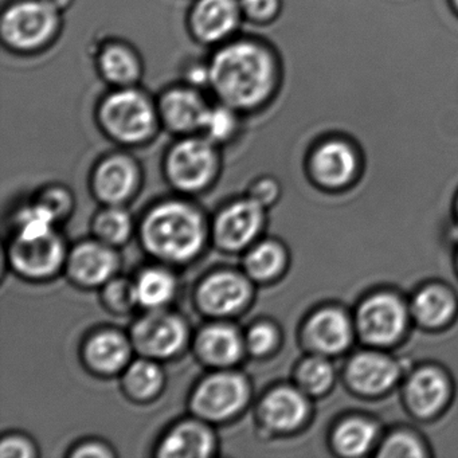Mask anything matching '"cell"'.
Here are the masks:
<instances>
[{"label": "cell", "mask_w": 458, "mask_h": 458, "mask_svg": "<svg viewBox=\"0 0 458 458\" xmlns=\"http://www.w3.org/2000/svg\"><path fill=\"white\" fill-rule=\"evenodd\" d=\"M210 87L225 106L246 111L267 100L277 84V63L254 42L226 45L208 64Z\"/></svg>", "instance_id": "cell-1"}, {"label": "cell", "mask_w": 458, "mask_h": 458, "mask_svg": "<svg viewBox=\"0 0 458 458\" xmlns=\"http://www.w3.org/2000/svg\"><path fill=\"white\" fill-rule=\"evenodd\" d=\"M143 240L155 256L183 262L192 259L202 248L205 226L199 214L190 206L165 203L147 216Z\"/></svg>", "instance_id": "cell-2"}, {"label": "cell", "mask_w": 458, "mask_h": 458, "mask_svg": "<svg viewBox=\"0 0 458 458\" xmlns=\"http://www.w3.org/2000/svg\"><path fill=\"white\" fill-rule=\"evenodd\" d=\"M157 112L144 93L133 88H120L100 106L101 125L116 140L138 144L154 133Z\"/></svg>", "instance_id": "cell-3"}, {"label": "cell", "mask_w": 458, "mask_h": 458, "mask_svg": "<svg viewBox=\"0 0 458 458\" xmlns=\"http://www.w3.org/2000/svg\"><path fill=\"white\" fill-rule=\"evenodd\" d=\"M60 12L44 0H23L13 4L2 20V36L14 50L41 49L57 33Z\"/></svg>", "instance_id": "cell-4"}, {"label": "cell", "mask_w": 458, "mask_h": 458, "mask_svg": "<svg viewBox=\"0 0 458 458\" xmlns=\"http://www.w3.org/2000/svg\"><path fill=\"white\" fill-rule=\"evenodd\" d=\"M216 157L213 141L206 138H186L171 149L167 173L171 182L184 191H198L216 175Z\"/></svg>", "instance_id": "cell-5"}, {"label": "cell", "mask_w": 458, "mask_h": 458, "mask_svg": "<svg viewBox=\"0 0 458 458\" xmlns=\"http://www.w3.org/2000/svg\"><path fill=\"white\" fill-rule=\"evenodd\" d=\"M249 388L240 375H211L198 386L192 409L206 420H221L232 417L245 406Z\"/></svg>", "instance_id": "cell-6"}, {"label": "cell", "mask_w": 458, "mask_h": 458, "mask_svg": "<svg viewBox=\"0 0 458 458\" xmlns=\"http://www.w3.org/2000/svg\"><path fill=\"white\" fill-rule=\"evenodd\" d=\"M406 308L391 294H377L363 302L358 313L361 337L371 344L386 345L395 342L406 327Z\"/></svg>", "instance_id": "cell-7"}, {"label": "cell", "mask_w": 458, "mask_h": 458, "mask_svg": "<svg viewBox=\"0 0 458 458\" xmlns=\"http://www.w3.org/2000/svg\"><path fill=\"white\" fill-rule=\"evenodd\" d=\"M132 337L136 348L144 355L168 358L183 347L186 327L178 316L155 312L136 324Z\"/></svg>", "instance_id": "cell-8"}, {"label": "cell", "mask_w": 458, "mask_h": 458, "mask_svg": "<svg viewBox=\"0 0 458 458\" xmlns=\"http://www.w3.org/2000/svg\"><path fill=\"white\" fill-rule=\"evenodd\" d=\"M241 17L240 0H198L190 15V25L195 38L216 44L237 30Z\"/></svg>", "instance_id": "cell-9"}, {"label": "cell", "mask_w": 458, "mask_h": 458, "mask_svg": "<svg viewBox=\"0 0 458 458\" xmlns=\"http://www.w3.org/2000/svg\"><path fill=\"white\" fill-rule=\"evenodd\" d=\"M358 155L352 144L334 138L313 149L310 171L316 181L327 187H342L355 176Z\"/></svg>", "instance_id": "cell-10"}, {"label": "cell", "mask_w": 458, "mask_h": 458, "mask_svg": "<svg viewBox=\"0 0 458 458\" xmlns=\"http://www.w3.org/2000/svg\"><path fill=\"white\" fill-rule=\"evenodd\" d=\"M64 246L55 233L38 238H21L12 248L15 269L28 277H47L63 264Z\"/></svg>", "instance_id": "cell-11"}, {"label": "cell", "mask_w": 458, "mask_h": 458, "mask_svg": "<svg viewBox=\"0 0 458 458\" xmlns=\"http://www.w3.org/2000/svg\"><path fill=\"white\" fill-rule=\"evenodd\" d=\"M210 106L192 88H174L159 101V116L174 132L191 133L202 131Z\"/></svg>", "instance_id": "cell-12"}, {"label": "cell", "mask_w": 458, "mask_h": 458, "mask_svg": "<svg viewBox=\"0 0 458 458\" xmlns=\"http://www.w3.org/2000/svg\"><path fill=\"white\" fill-rule=\"evenodd\" d=\"M261 222V205L256 200L234 203L216 221V240L224 248L237 250L256 237Z\"/></svg>", "instance_id": "cell-13"}, {"label": "cell", "mask_w": 458, "mask_h": 458, "mask_svg": "<svg viewBox=\"0 0 458 458\" xmlns=\"http://www.w3.org/2000/svg\"><path fill=\"white\" fill-rule=\"evenodd\" d=\"M401 374L398 364L380 353H359L348 366V379L356 391L367 395L387 391Z\"/></svg>", "instance_id": "cell-14"}, {"label": "cell", "mask_w": 458, "mask_h": 458, "mask_svg": "<svg viewBox=\"0 0 458 458\" xmlns=\"http://www.w3.org/2000/svg\"><path fill=\"white\" fill-rule=\"evenodd\" d=\"M249 285L245 278L234 273H216L203 281L198 296L206 312L211 315H229L245 305L249 299Z\"/></svg>", "instance_id": "cell-15"}, {"label": "cell", "mask_w": 458, "mask_h": 458, "mask_svg": "<svg viewBox=\"0 0 458 458\" xmlns=\"http://www.w3.org/2000/svg\"><path fill=\"white\" fill-rule=\"evenodd\" d=\"M138 181V170L132 160L123 155L108 157L98 165L95 189L101 199L117 203L130 197Z\"/></svg>", "instance_id": "cell-16"}, {"label": "cell", "mask_w": 458, "mask_h": 458, "mask_svg": "<svg viewBox=\"0 0 458 458\" xmlns=\"http://www.w3.org/2000/svg\"><path fill=\"white\" fill-rule=\"evenodd\" d=\"M307 336L320 352L339 353L350 344L351 324L342 310L328 308L310 318Z\"/></svg>", "instance_id": "cell-17"}, {"label": "cell", "mask_w": 458, "mask_h": 458, "mask_svg": "<svg viewBox=\"0 0 458 458\" xmlns=\"http://www.w3.org/2000/svg\"><path fill=\"white\" fill-rule=\"evenodd\" d=\"M117 259L114 251L100 243H84L72 253L69 269L72 276L84 285L106 283L114 270Z\"/></svg>", "instance_id": "cell-18"}, {"label": "cell", "mask_w": 458, "mask_h": 458, "mask_svg": "<svg viewBox=\"0 0 458 458\" xmlns=\"http://www.w3.org/2000/svg\"><path fill=\"white\" fill-rule=\"evenodd\" d=\"M213 450L214 437L205 425L184 422L163 439L159 455L165 458H202L208 457Z\"/></svg>", "instance_id": "cell-19"}, {"label": "cell", "mask_w": 458, "mask_h": 458, "mask_svg": "<svg viewBox=\"0 0 458 458\" xmlns=\"http://www.w3.org/2000/svg\"><path fill=\"white\" fill-rule=\"evenodd\" d=\"M449 386L441 372L420 369L412 375L406 388L407 402L415 414L430 417L436 414L447 398Z\"/></svg>", "instance_id": "cell-20"}, {"label": "cell", "mask_w": 458, "mask_h": 458, "mask_svg": "<svg viewBox=\"0 0 458 458\" xmlns=\"http://www.w3.org/2000/svg\"><path fill=\"white\" fill-rule=\"evenodd\" d=\"M307 410V401L301 393L281 387L264 399L261 414L265 423L275 430H291L304 420Z\"/></svg>", "instance_id": "cell-21"}, {"label": "cell", "mask_w": 458, "mask_h": 458, "mask_svg": "<svg viewBox=\"0 0 458 458\" xmlns=\"http://www.w3.org/2000/svg\"><path fill=\"white\" fill-rule=\"evenodd\" d=\"M131 355L130 344L123 335L104 331L93 336L85 348L88 363L103 374L119 371Z\"/></svg>", "instance_id": "cell-22"}, {"label": "cell", "mask_w": 458, "mask_h": 458, "mask_svg": "<svg viewBox=\"0 0 458 458\" xmlns=\"http://www.w3.org/2000/svg\"><path fill=\"white\" fill-rule=\"evenodd\" d=\"M98 65L101 76L119 88L131 87L140 79V60L125 45L112 44L104 47L98 55Z\"/></svg>", "instance_id": "cell-23"}, {"label": "cell", "mask_w": 458, "mask_h": 458, "mask_svg": "<svg viewBox=\"0 0 458 458\" xmlns=\"http://www.w3.org/2000/svg\"><path fill=\"white\" fill-rule=\"evenodd\" d=\"M198 348L206 361L218 366L234 363L242 353L240 335L232 327L211 326L198 339Z\"/></svg>", "instance_id": "cell-24"}, {"label": "cell", "mask_w": 458, "mask_h": 458, "mask_svg": "<svg viewBox=\"0 0 458 458\" xmlns=\"http://www.w3.org/2000/svg\"><path fill=\"white\" fill-rule=\"evenodd\" d=\"M455 302L447 289L438 285L426 286L412 301V313L426 327L444 326L454 313Z\"/></svg>", "instance_id": "cell-25"}, {"label": "cell", "mask_w": 458, "mask_h": 458, "mask_svg": "<svg viewBox=\"0 0 458 458\" xmlns=\"http://www.w3.org/2000/svg\"><path fill=\"white\" fill-rule=\"evenodd\" d=\"M377 428L361 418H351L335 431L334 444L340 454L347 457L363 455L374 444Z\"/></svg>", "instance_id": "cell-26"}, {"label": "cell", "mask_w": 458, "mask_h": 458, "mask_svg": "<svg viewBox=\"0 0 458 458\" xmlns=\"http://www.w3.org/2000/svg\"><path fill=\"white\" fill-rule=\"evenodd\" d=\"M138 302L144 307L159 308L170 301L175 291L173 276L162 269H148L135 284Z\"/></svg>", "instance_id": "cell-27"}, {"label": "cell", "mask_w": 458, "mask_h": 458, "mask_svg": "<svg viewBox=\"0 0 458 458\" xmlns=\"http://www.w3.org/2000/svg\"><path fill=\"white\" fill-rule=\"evenodd\" d=\"M163 374L157 364L139 360L128 369L124 377L125 387L138 398H149L162 387Z\"/></svg>", "instance_id": "cell-28"}, {"label": "cell", "mask_w": 458, "mask_h": 458, "mask_svg": "<svg viewBox=\"0 0 458 458\" xmlns=\"http://www.w3.org/2000/svg\"><path fill=\"white\" fill-rule=\"evenodd\" d=\"M285 254L275 242H264L250 251L246 259V269L253 277L267 280L283 269Z\"/></svg>", "instance_id": "cell-29"}, {"label": "cell", "mask_w": 458, "mask_h": 458, "mask_svg": "<svg viewBox=\"0 0 458 458\" xmlns=\"http://www.w3.org/2000/svg\"><path fill=\"white\" fill-rule=\"evenodd\" d=\"M334 367L326 359L310 358L300 366L297 379L302 390L312 395L326 393L334 382Z\"/></svg>", "instance_id": "cell-30"}, {"label": "cell", "mask_w": 458, "mask_h": 458, "mask_svg": "<svg viewBox=\"0 0 458 458\" xmlns=\"http://www.w3.org/2000/svg\"><path fill=\"white\" fill-rule=\"evenodd\" d=\"M237 125L235 109L222 104V106H210L203 123L202 132L205 133V138L213 143H221L234 135Z\"/></svg>", "instance_id": "cell-31"}, {"label": "cell", "mask_w": 458, "mask_h": 458, "mask_svg": "<svg viewBox=\"0 0 458 458\" xmlns=\"http://www.w3.org/2000/svg\"><path fill=\"white\" fill-rule=\"evenodd\" d=\"M96 233L106 243H123L131 233V218L124 210L111 208L96 219Z\"/></svg>", "instance_id": "cell-32"}, {"label": "cell", "mask_w": 458, "mask_h": 458, "mask_svg": "<svg viewBox=\"0 0 458 458\" xmlns=\"http://www.w3.org/2000/svg\"><path fill=\"white\" fill-rule=\"evenodd\" d=\"M55 216L52 211L47 210L44 205L34 206V208H28L21 214L20 218V237L38 238L42 235L49 234L52 233V224L55 222Z\"/></svg>", "instance_id": "cell-33"}, {"label": "cell", "mask_w": 458, "mask_h": 458, "mask_svg": "<svg viewBox=\"0 0 458 458\" xmlns=\"http://www.w3.org/2000/svg\"><path fill=\"white\" fill-rule=\"evenodd\" d=\"M425 454L418 439L406 433H398L391 436L383 444L379 452V457L401 458V457H422Z\"/></svg>", "instance_id": "cell-34"}, {"label": "cell", "mask_w": 458, "mask_h": 458, "mask_svg": "<svg viewBox=\"0 0 458 458\" xmlns=\"http://www.w3.org/2000/svg\"><path fill=\"white\" fill-rule=\"evenodd\" d=\"M104 296L112 310H128L138 302L135 285L124 280H116L109 284Z\"/></svg>", "instance_id": "cell-35"}, {"label": "cell", "mask_w": 458, "mask_h": 458, "mask_svg": "<svg viewBox=\"0 0 458 458\" xmlns=\"http://www.w3.org/2000/svg\"><path fill=\"white\" fill-rule=\"evenodd\" d=\"M242 14L257 22L275 20L281 10V0H240Z\"/></svg>", "instance_id": "cell-36"}, {"label": "cell", "mask_w": 458, "mask_h": 458, "mask_svg": "<svg viewBox=\"0 0 458 458\" xmlns=\"http://www.w3.org/2000/svg\"><path fill=\"white\" fill-rule=\"evenodd\" d=\"M277 343V332L269 324H259L249 332L248 345L249 350L254 355H264L269 352Z\"/></svg>", "instance_id": "cell-37"}, {"label": "cell", "mask_w": 458, "mask_h": 458, "mask_svg": "<svg viewBox=\"0 0 458 458\" xmlns=\"http://www.w3.org/2000/svg\"><path fill=\"white\" fill-rule=\"evenodd\" d=\"M41 205H44L47 210L52 211L55 218H57V216H63L68 210L69 205H71V198L63 190H50L42 198Z\"/></svg>", "instance_id": "cell-38"}, {"label": "cell", "mask_w": 458, "mask_h": 458, "mask_svg": "<svg viewBox=\"0 0 458 458\" xmlns=\"http://www.w3.org/2000/svg\"><path fill=\"white\" fill-rule=\"evenodd\" d=\"M31 454H33V450H31L30 445L25 439L17 438V437L6 438L0 445V455L4 458H28L31 457Z\"/></svg>", "instance_id": "cell-39"}, {"label": "cell", "mask_w": 458, "mask_h": 458, "mask_svg": "<svg viewBox=\"0 0 458 458\" xmlns=\"http://www.w3.org/2000/svg\"><path fill=\"white\" fill-rule=\"evenodd\" d=\"M277 195V186L272 181H264L257 184L253 191V199L259 205L272 202Z\"/></svg>", "instance_id": "cell-40"}, {"label": "cell", "mask_w": 458, "mask_h": 458, "mask_svg": "<svg viewBox=\"0 0 458 458\" xmlns=\"http://www.w3.org/2000/svg\"><path fill=\"white\" fill-rule=\"evenodd\" d=\"M74 455H77V457H108L111 453L101 445L90 444L77 450Z\"/></svg>", "instance_id": "cell-41"}, {"label": "cell", "mask_w": 458, "mask_h": 458, "mask_svg": "<svg viewBox=\"0 0 458 458\" xmlns=\"http://www.w3.org/2000/svg\"><path fill=\"white\" fill-rule=\"evenodd\" d=\"M50 6L55 7L57 12H63L64 9L71 4L72 0H44Z\"/></svg>", "instance_id": "cell-42"}, {"label": "cell", "mask_w": 458, "mask_h": 458, "mask_svg": "<svg viewBox=\"0 0 458 458\" xmlns=\"http://www.w3.org/2000/svg\"><path fill=\"white\" fill-rule=\"evenodd\" d=\"M449 6L452 12L458 17V0H449Z\"/></svg>", "instance_id": "cell-43"}]
</instances>
